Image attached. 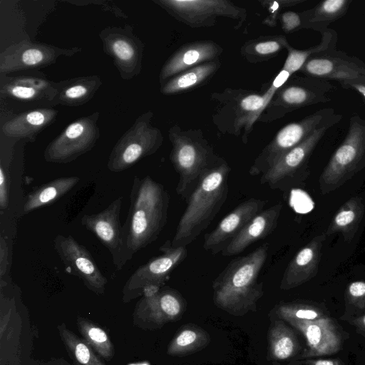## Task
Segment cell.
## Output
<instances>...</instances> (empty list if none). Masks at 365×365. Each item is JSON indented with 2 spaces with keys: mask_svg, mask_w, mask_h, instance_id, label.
<instances>
[{
  "mask_svg": "<svg viewBox=\"0 0 365 365\" xmlns=\"http://www.w3.org/2000/svg\"><path fill=\"white\" fill-rule=\"evenodd\" d=\"M98 113L80 118L68 125L46 148L44 159L49 163H71L91 150L100 136Z\"/></svg>",
  "mask_w": 365,
  "mask_h": 365,
  "instance_id": "obj_12",
  "label": "cell"
},
{
  "mask_svg": "<svg viewBox=\"0 0 365 365\" xmlns=\"http://www.w3.org/2000/svg\"><path fill=\"white\" fill-rule=\"evenodd\" d=\"M185 309V300L177 290L150 287L135 305L133 322L143 329H153L178 320Z\"/></svg>",
  "mask_w": 365,
  "mask_h": 365,
  "instance_id": "obj_13",
  "label": "cell"
},
{
  "mask_svg": "<svg viewBox=\"0 0 365 365\" xmlns=\"http://www.w3.org/2000/svg\"><path fill=\"white\" fill-rule=\"evenodd\" d=\"M172 145L170 160L177 173V194L186 202L202 176L225 160L218 156L200 130H184L178 125L168 131Z\"/></svg>",
  "mask_w": 365,
  "mask_h": 365,
  "instance_id": "obj_4",
  "label": "cell"
},
{
  "mask_svg": "<svg viewBox=\"0 0 365 365\" xmlns=\"http://www.w3.org/2000/svg\"><path fill=\"white\" fill-rule=\"evenodd\" d=\"M170 195L163 185L149 175L134 177L128 216L123 225L131 259L158 239L167 222Z\"/></svg>",
  "mask_w": 365,
  "mask_h": 365,
  "instance_id": "obj_1",
  "label": "cell"
},
{
  "mask_svg": "<svg viewBox=\"0 0 365 365\" xmlns=\"http://www.w3.org/2000/svg\"><path fill=\"white\" fill-rule=\"evenodd\" d=\"M54 249L68 273L78 277L96 294H104L108 280L86 247L71 235H58L54 239Z\"/></svg>",
  "mask_w": 365,
  "mask_h": 365,
  "instance_id": "obj_17",
  "label": "cell"
},
{
  "mask_svg": "<svg viewBox=\"0 0 365 365\" xmlns=\"http://www.w3.org/2000/svg\"><path fill=\"white\" fill-rule=\"evenodd\" d=\"M314 54L307 61L301 71L307 76L338 81L365 83V64L359 59L331 50Z\"/></svg>",
  "mask_w": 365,
  "mask_h": 365,
  "instance_id": "obj_20",
  "label": "cell"
},
{
  "mask_svg": "<svg viewBox=\"0 0 365 365\" xmlns=\"http://www.w3.org/2000/svg\"><path fill=\"white\" fill-rule=\"evenodd\" d=\"M334 115L333 109L324 108L282 128L255 159L249 170L250 175H262L284 154L305 140Z\"/></svg>",
  "mask_w": 365,
  "mask_h": 365,
  "instance_id": "obj_9",
  "label": "cell"
},
{
  "mask_svg": "<svg viewBox=\"0 0 365 365\" xmlns=\"http://www.w3.org/2000/svg\"><path fill=\"white\" fill-rule=\"evenodd\" d=\"M97 76H90L65 81L56 84L58 94L55 104L77 106L86 103L93 98L101 86Z\"/></svg>",
  "mask_w": 365,
  "mask_h": 365,
  "instance_id": "obj_30",
  "label": "cell"
},
{
  "mask_svg": "<svg viewBox=\"0 0 365 365\" xmlns=\"http://www.w3.org/2000/svg\"><path fill=\"white\" fill-rule=\"evenodd\" d=\"M345 314L344 319L361 315L365 310V281L349 283L345 291Z\"/></svg>",
  "mask_w": 365,
  "mask_h": 365,
  "instance_id": "obj_39",
  "label": "cell"
},
{
  "mask_svg": "<svg viewBox=\"0 0 365 365\" xmlns=\"http://www.w3.org/2000/svg\"><path fill=\"white\" fill-rule=\"evenodd\" d=\"M327 237L326 234L322 232L298 251L284 270L279 285L281 289H294L316 276Z\"/></svg>",
  "mask_w": 365,
  "mask_h": 365,
  "instance_id": "obj_23",
  "label": "cell"
},
{
  "mask_svg": "<svg viewBox=\"0 0 365 365\" xmlns=\"http://www.w3.org/2000/svg\"><path fill=\"white\" fill-rule=\"evenodd\" d=\"M322 34L320 43L307 49H295L288 43L285 46L288 53L282 70L287 71L292 76L295 72L300 71L307 61L314 54L332 49L336 41V34L333 31L328 30L322 31Z\"/></svg>",
  "mask_w": 365,
  "mask_h": 365,
  "instance_id": "obj_35",
  "label": "cell"
},
{
  "mask_svg": "<svg viewBox=\"0 0 365 365\" xmlns=\"http://www.w3.org/2000/svg\"><path fill=\"white\" fill-rule=\"evenodd\" d=\"M220 66V59H217L182 71L162 84L160 92L165 95L187 92L207 82Z\"/></svg>",
  "mask_w": 365,
  "mask_h": 365,
  "instance_id": "obj_29",
  "label": "cell"
},
{
  "mask_svg": "<svg viewBox=\"0 0 365 365\" xmlns=\"http://www.w3.org/2000/svg\"><path fill=\"white\" fill-rule=\"evenodd\" d=\"M275 314L279 319L286 320L313 321L328 316L320 307L306 303H281L275 307Z\"/></svg>",
  "mask_w": 365,
  "mask_h": 365,
  "instance_id": "obj_38",
  "label": "cell"
},
{
  "mask_svg": "<svg viewBox=\"0 0 365 365\" xmlns=\"http://www.w3.org/2000/svg\"><path fill=\"white\" fill-rule=\"evenodd\" d=\"M9 205V184L6 170L0 167V208L6 210Z\"/></svg>",
  "mask_w": 365,
  "mask_h": 365,
  "instance_id": "obj_42",
  "label": "cell"
},
{
  "mask_svg": "<svg viewBox=\"0 0 365 365\" xmlns=\"http://www.w3.org/2000/svg\"><path fill=\"white\" fill-rule=\"evenodd\" d=\"M335 114L327 123L317 129L305 140L284 154L260 177V183L272 189H284L294 177L301 174L317 145L328 129L341 119Z\"/></svg>",
  "mask_w": 365,
  "mask_h": 365,
  "instance_id": "obj_14",
  "label": "cell"
},
{
  "mask_svg": "<svg viewBox=\"0 0 365 365\" xmlns=\"http://www.w3.org/2000/svg\"><path fill=\"white\" fill-rule=\"evenodd\" d=\"M210 341V334L200 327L185 324L170 341L167 354L173 356H184L205 348Z\"/></svg>",
  "mask_w": 365,
  "mask_h": 365,
  "instance_id": "obj_32",
  "label": "cell"
},
{
  "mask_svg": "<svg viewBox=\"0 0 365 365\" xmlns=\"http://www.w3.org/2000/svg\"><path fill=\"white\" fill-rule=\"evenodd\" d=\"M177 21L192 29L211 27L220 18L237 21L247 19V10L227 0L155 1Z\"/></svg>",
  "mask_w": 365,
  "mask_h": 365,
  "instance_id": "obj_10",
  "label": "cell"
},
{
  "mask_svg": "<svg viewBox=\"0 0 365 365\" xmlns=\"http://www.w3.org/2000/svg\"><path fill=\"white\" fill-rule=\"evenodd\" d=\"M350 324L355 327L356 332L365 338V313L355 317L345 318Z\"/></svg>",
  "mask_w": 365,
  "mask_h": 365,
  "instance_id": "obj_44",
  "label": "cell"
},
{
  "mask_svg": "<svg viewBox=\"0 0 365 365\" xmlns=\"http://www.w3.org/2000/svg\"><path fill=\"white\" fill-rule=\"evenodd\" d=\"M365 167V120L350 119L347 134L335 150L319 178L322 195L334 192Z\"/></svg>",
  "mask_w": 365,
  "mask_h": 365,
  "instance_id": "obj_6",
  "label": "cell"
},
{
  "mask_svg": "<svg viewBox=\"0 0 365 365\" xmlns=\"http://www.w3.org/2000/svg\"><path fill=\"white\" fill-rule=\"evenodd\" d=\"M56 116L57 111L52 108L28 110L6 120L1 126V131L7 137L34 140Z\"/></svg>",
  "mask_w": 365,
  "mask_h": 365,
  "instance_id": "obj_26",
  "label": "cell"
},
{
  "mask_svg": "<svg viewBox=\"0 0 365 365\" xmlns=\"http://www.w3.org/2000/svg\"><path fill=\"white\" fill-rule=\"evenodd\" d=\"M78 48H61L52 45L24 40L10 45L0 53V73L46 67L61 56H71Z\"/></svg>",
  "mask_w": 365,
  "mask_h": 365,
  "instance_id": "obj_16",
  "label": "cell"
},
{
  "mask_svg": "<svg viewBox=\"0 0 365 365\" xmlns=\"http://www.w3.org/2000/svg\"><path fill=\"white\" fill-rule=\"evenodd\" d=\"M267 201L251 197L239 204L211 232L205 235L203 248L216 255L230 243L245 225L264 210Z\"/></svg>",
  "mask_w": 365,
  "mask_h": 365,
  "instance_id": "obj_21",
  "label": "cell"
},
{
  "mask_svg": "<svg viewBox=\"0 0 365 365\" xmlns=\"http://www.w3.org/2000/svg\"><path fill=\"white\" fill-rule=\"evenodd\" d=\"M303 1L304 0L260 1L261 4L267 8L269 12V16L264 20V24L269 26H274L276 23V19L279 18V13L282 9L293 6Z\"/></svg>",
  "mask_w": 365,
  "mask_h": 365,
  "instance_id": "obj_40",
  "label": "cell"
},
{
  "mask_svg": "<svg viewBox=\"0 0 365 365\" xmlns=\"http://www.w3.org/2000/svg\"><path fill=\"white\" fill-rule=\"evenodd\" d=\"M287 43L282 35L262 36L243 43L240 53L250 63H262L275 57Z\"/></svg>",
  "mask_w": 365,
  "mask_h": 365,
  "instance_id": "obj_33",
  "label": "cell"
},
{
  "mask_svg": "<svg viewBox=\"0 0 365 365\" xmlns=\"http://www.w3.org/2000/svg\"><path fill=\"white\" fill-rule=\"evenodd\" d=\"M350 0H325L316 7L299 14L302 28L320 30L341 16L349 8Z\"/></svg>",
  "mask_w": 365,
  "mask_h": 365,
  "instance_id": "obj_34",
  "label": "cell"
},
{
  "mask_svg": "<svg viewBox=\"0 0 365 365\" xmlns=\"http://www.w3.org/2000/svg\"><path fill=\"white\" fill-rule=\"evenodd\" d=\"M153 113L141 114L114 145L107 163L108 169L118 173L140 160L154 154L163 143L161 130L152 124Z\"/></svg>",
  "mask_w": 365,
  "mask_h": 365,
  "instance_id": "obj_8",
  "label": "cell"
},
{
  "mask_svg": "<svg viewBox=\"0 0 365 365\" xmlns=\"http://www.w3.org/2000/svg\"><path fill=\"white\" fill-rule=\"evenodd\" d=\"M77 326L83 339L105 360L114 356V347L106 331L91 320L78 317Z\"/></svg>",
  "mask_w": 365,
  "mask_h": 365,
  "instance_id": "obj_36",
  "label": "cell"
},
{
  "mask_svg": "<svg viewBox=\"0 0 365 365\" xmlns=\"http://www.w3.org/2000/svg\"><path fill=\"white\" fill-rule=\"evenodd\" d=\"M304 336L307 347L296 360L334 354L341 349L342 338L334 320L329 316L313 320H284Z\"/></svg>",
  "mask_w": 365,
  "mask_h": 365,
  "instance_id": "obj_19",
  "label": "cell"
},
{
  "mask_svg": "<svg viewBox=\"0 0 365 365\" xmlns=\"http://www.w3.org/2000/svg\"><path fill=\"white\" fill-rule=\"evenodd\" d=\"M0 93L2 98L24 102L42 101L53 102L58 94L56 84L34 76L5 77L1 80Z\"/></svg>",
  "mask_w": 365,
  "mask_h": 365,
  "instance_id": "obj_25",
  "label": "cell"
},
{
  "mask_svg": "<svg viewBox=\"0 0 365 365\" xmlns=\"http://www.w3.org/2000/svg\"><path fill=\"white\" fill-rule=\"evenodd\" d=\"M344 365L339 359H306L295 360L289 365Z\"/></svg>",
  "mask_w": 365,
  "mask_h": 365,
  "instance_id": "obj_43",
  "label": "cell"
},
{
  "mask_svg": "<svg viewBox=\"0 0 365 365\" xmlns=\"http://www.w3.org/2000/svg\"><path fill=\"white\" fill-rule=\"evenodd\" d=\"M100 37L105 52L113 58L123 79L129 80L140 73L144 46L130 28H107Z\"/></svg>",
  "mask_w": 365,
  "mask_h": 365,
  "instance_id": "obj_18",
  "label": "cell"
},
{
  "mask_svg": "<svg viewBox=\"0 0 365 365\" xmlns=\"http://www.w3.org/2000/svg\"><path fill=\"white\" fill-rule=\"evenodd\" d=\"M341 84L345 88L354 89L365 99V83L359 81H343Z\"/></svg>",
  "mask_w": 365,
  "mask_h": 365,
  "instance_id": "obj_45",
  "label": "cell"
},
{
  "mask_svg": "<svg viewBox=\"0 0 365 365\" xmlns=\"http://www.w3.org/2000/svg\"><path fill=\"white\" fill-rule=\"evenodd\" d=\"M282 29L285 33H290L302 28V19L299 14L288 11L279 16Z\"/></svg>",
  "mask_w": 365,
  "mask_h": 365,
  "instance_id": "obj_41",
  "label": "cell"
},
{
  "mask_svg": "<svg viewBox=\"0 0 365 365\" xmlns=\"http://www.w3.org/2000/svg\"><path fill=\"white\" fill-rule=\"evenodd\" d=\"M282 208V204L277 203L258 213L223 249L222 255L240 254L250 245L267 237L277 227Z\"/></svg>",
  "mask_w": 365,
  "mask_h": 365,
  "instance_id": "obj_24",
  "label": "cell"
},
{
  "mask_svg": "<svg viewBox=\"0 0 365 365\" xmlns=\"http://www.w3.org/2000/svg\"><path fill=\"white\" fill-rule=\"evenodd\" d=\"M78 177H62L43 184L30 192L24 205V213L51 205L68 192L79 182Z\"/></svg>",
  "mask_w": 365,
  "mask_h": 365,
  "instance_id": "obj_31",
  "label": "cell"
},
{
  "mask_svg": "<svg viewBox=\"0 0 365 365\" xmlns=\"http://www.w3.org/2000/svg\"><path fill=\"white\" fill-rule=\"evenodd\" d=\"M230 170L225 160L202 176L179 220L171 240L173 247L191 244L209 226L227 199Z\"/></svg>",
  "mask_w": 365,
  "mask_h": 365,
  "instance_id": "obj_3",
  "label": "cell"
},
{
  "mask_svg": "<svg viewBox=\"0 0 365 365\" xmlns=\"http://www.w3.org/2000/svg\"><path fill=\"white\" fill-rule=\"evenodd\" d=\"M58 330L62 341L77 365H106L96 351L64 324L58 326Z\"/></svg>",
  "mask_w": 365,
  "mask_h": 365,
  "instance_id": "obj_37",
  "label": "cell"
},
{
  "mask_svg": "<svg viewBox=\"0 0 365 365\" xmlns=\"http://www.w3.org/2000/svg\"><path fill=\"white\" fill-rule=\"evenodd\" d=\"M122 203L123 198L119 197L103 211L84 215L81 220V224L108 250L117 270H120L131 259L125 245L123 227L120 223Z\"/></svg>",
  "mask_w": 365,
  "mask_h": 365,
  "instance_id": "obj_15",
  "label": "cell"
},
{
  "mask_svg": "<svg viewBox=\"0 0 365 365\" xmlns=\"http://www.w3.org/2000/svg\"><path fill=\"white\" fill-rule=\"evenodd\" d=\"M269 244L230 262L213 281V302L222 310L235 316L255 312L263 296L259 274L268 257Z\"/></svg>",
  "mask_w": 365,
  "mask_h": 365,
  "instance_id": "obj_2",
  "label": "cell"
},
{
  "mask_svg": "<svg viewBox=\"0 0 365 365\" xmlns=\"http://www.w3.org/2000/svg\"><path fill=\"white\" fill-rule=\"evenodd\" d=\"M223 49L210 40L185 43L165 61L160 73V81L165 82L178 73L200 64L219 59Z\"/></svg>",
  "mask_w": 365,
  "mask_h": 365,
  "instance_id": "obj_22",
  "label": "cell"
},
{
  "mask_svg": "<svg viewBox=\"0 0 365 365\" xmlns=\"http://www.w3.org/2000/svg\"><path fill=\"white\" fill-rule=\"evenodd\" d=\"M290 76L287 71L282 69L263 94L231 88L212 93L211 99L215 103L212 114L214 123L221 132L237 136L243 130L242 137L247 138L273 96Z\"/></svg>",
  "mask_w": 365,
  "mask_h": 365,
  "instance_id": "obj_5",
  "label": "cell"
},
{
  "mask_svg": "<svg viewBox=\"0 0 365 365\" xmlns=\"http://www.w3.org/2000/svg\"><path fill=\"white\" fill-rule=\"evenodd\" d=\"M364 215V199L359 195L351 197L337 210L324 233L327 237L340 233L345 242H350L358 232Z\"/></svg>",
  "mask_w": 365,
  "mask_h": 365,
  "instance_id": "obj_27",
  "label": "cell"
},
{
  "mask_svg": "<svg viewBox=\"0 0 365 365\" xmlns=\"http://www.w3.org/2000/svg\"><path fill=\"white\" fill-rule=\"evenodd\" d=\"M161 255L140 266L128 279L123 288V302L142 297L150 287H162L170 274L185 259L186 247H175L167 240L160 247Z\"/></svg>",
  "mask_w": 365,
  "mask_h": 365,
  "instance_id": "obj_11",
  "label": "cell"
},
{
  "mask_svg": "<svg viewBox=\"0 0 365 365\" xmlns=\"http://www.w3.org/2000/svg\"><path fill=\"white\" fill-rule=\"evenodd\" d=\"M333 85L312 76L289 77L273 96L257 121L271 122L303 107L329 101Z\"/></svg>",
  "mask_w": 365,
  "mask_h": 365,
  "instance_id": "obj_7",
  "label": "cell"
},
{
  "mask_svg": "<svg viewBox=\"0 0 365 365\" xmlns=\"http://www.w3.org/2000/svg\"><path fill=\"white\" fill-rule=\"evenodd\" d=\"M267 341L268 357L271 361H282L293 359L301 349L294 330L286 322L279 318L270 325Z\"/></svg>",
  "mask_w": 365,
  "mask_h": 365,
  "instance_id": "obj_28",
  "label": "cell"
}]
</instances>
